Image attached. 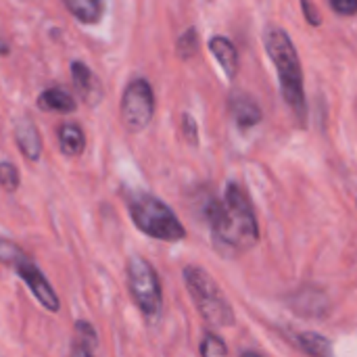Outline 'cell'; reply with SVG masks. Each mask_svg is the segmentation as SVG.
Instances as JSON below:
<instances>
[{
	"mask_svg": "<svg viewBox=\"0 0 357 357\" xmlns=\"http://www.w3.org/2000/svg\"><path fill=\"white\" fill-rule=\"evenodd\" d=\"M203 213L220 257H241L259 243V224L253 205L236 182H228L222 199H207Z\"/></svg>",
	"mask_w": 357,
	"mask_h": 357,
	"instance_id": "6da1fadb",
	"label": "cell"
},
{
	"mask_svg": "<svg viewBox=\"0 0 357 357\" xmlns=\"http://www.w3.org/2000/svg\"><path fill=\"white\" fill-rule=\"evenodd\" d=\"M264 44L276 67L280 92L287 107L297 115V119H305L307 102L303 92V69L295 42L282 27H270L264 36Z\"/></svg>",
	"mask_w": 357,
	"mask_h": 357,
	"instance_id": "7a4b0ae2",
	"label": "cell"
},
{
	"mask_svg": "<svg viewBox=\"0 0 357 357\" xmlns=\"http://www.w3.org/2000/svg\"><path fill=\"white\" fill-rule=\"evenodd\" d=\"M128 211L134 226L151 238L163 243H180L186 238V228L180 218L155 195L132 192L128 197Z\"/></svg>",
	"mask_w": 357,
	"mask_h": 357,
	"instance_id": "3957f363",
	"label": "cell"
},
{
	"mask_svg": "<svg viewBox=\"0 0 357 357\" xmlns=\"http://www.w3.org/2000/svg\"><path fill=\"white\" fill-rule=\"evenodd\" d=\"M184 284L188 295L195 301V307L203 316V320L215 328H230L236 324L234 310L224 295V291L218 287L213 276L205 272L199 266H186L184 272Z\"/></svg>",
	"mask_w": 357,
	"mask_h": 357,
	"instance_id": "277c9868",
	"label": "cell"
},
{
	"mask_svg": "<svg viewBox=\"0 0 357 357\" xmlns=\"http://www.w3.org/2000/svg\"><path fill=\"white\" fill-rule=\"evenodd\" d=\"M128 291L140 314L149 322H157L163 314V289L157 270L142 255H132L126 266Z\"/></svg>",
	"mask_w": 357,
	"mask_h": 357,
	"instance_id": "5b68a950",
	"label": "cell"
},
{
	"mask_svg": "<svg viewBox=\"0 0 357 357\" xmlns=\"http://www.w3.org/2000/svg\"><path fill=\"white\" fill-rule=\"evenodd\" d=\"M119 115L123 128L130 134H140L149 128L155 115V92L144 77H136L126 86L121 94Z\"/></svg>",
	"mask_w": 357,
	"mask_h": 357,
	"instance_id": "8992f818",
	"label": "cell"
},
{
	"mask_svg": "<svg viewBox=\"0 0 357 357\" xmlns=\"http://www.w3.org/2000/svg\"><path fill=\"white\" fill-rule=\"evenodd\" d=\"M10 270L23 280V284L27 287V291L36 297V301L50 314H59L61 310V301L56 291L52 289V284L48 282V278L42 274V270L25 255V251L10 264Z\"/></svg>",
	"mask_w": 357,
	"mask_h": 357,
	"instance_id": "52a82bcc",
	"label": "cell"
},
{
	"mask_svg": "<svg viewBox=\"0 0 357 357\" xmlns=\"http://www.w3.org/2000/svg\"><path fill=\"white\" fill-rule=\"evenodd\" d=\"M15 142L21 151V155L27 161H38L42 157V136L33 119L29 117H19L15 121Z\"/></svg>",
	"mask_w": 357,
	"mask_h": 357,
	"instance_id": "ba28073f",
	"label": "cell"
},
{
	"mask_svg": "<svg viewBox=\"0 0 357 357\" xmlns=\"http://www.w3.org/2000/svg\"><path fill=\"white\" fill-rule=\"evenodd\" d=\"M71 79L77 88V92L82 94V98L94 107L102 100V86L100 79L92 73V69L84 63V61H73L71 63Z\"/></svg>",
	"mask_w": 357,
	"mask_h": 357,
	"instance_id": "9c48e42d",
	"label": "cell"
},
{
	"mask_svg": "<svg viewBox=\"0 0 357 357\" xmlns=\"http://www.w3.org/2000/svg\"><path fill=\"white\" fill-rule=\"evenodd\" d=\"M38 109L40 111H46V113H61V115H71L77 111V100L65 90V88H59V86H52V88H44L36 100Z\"/></svg>",
	"mask_w": 357,
	"mask_h": 357,
	"instance_id": "30bf717a",
	"label": "cell"
},
{
	"mask_svg": "<svg viewBox=\"0 0 357 357\" xmlns=\"http://www.w3.org/2000/svg\"><path fill=\"white\" fill-rule=\"evenodd\" d=\"M209 50L215 56V61L220 63L226 77L234 79L238 73V52H236L234 44L224 36H213V38H209Z\"/></svg>",
	"mask_w": 357,
	"mask_h": 357,
	"instance_id": "8fae6325",
	"label": "cell"
},
{
	"mask_svg": "<svg viewBox=\"0 0 357 357\" xmlns=\"http://www.w3.org/2000/svg\"><path fill=\"white\" fill-rule=\"evenodd\" d=\"M230 111H232L234 121L243 130H249V128H253V126H257L261 121L259 105L251 96H247V94H234L230 98Z\"/></svg>",
	"mask_w": 357,
	"mask_h": 357,
	"instance_id": "7c38bea8",
	"label": "cell"
},
{
	"mask_svg": "<svg viewBox=\"0 0 357 357\" xmlns=\"http://www.w3.org/2000/svg\"><path fill=\"white\" fill-rule=\"evenodd\" d=\"M56 140H59V149L65 157H79L86 149V134L73 121L61 123Z\"/></svg>",
	"mask_w": 357,
	"mask_h": 357,
	"instance_id": "4fadbf2b",
	"label": "cell"
},
{
	"mask_svg": "<svg viewBox=\"0 0 357 357\" xmlns=\"http://www.w3.org/2000/svg\"><path fill=\"white\" fill-rule=\"evenodd\" d=\"M293 345L307 357H333V341L318 333H295Z\"/></svg>",
	"mask_w": 357,
	"mask_h": 357,
	"instance_id": "5bb4252c",
	"label": "cell"
},
{
	"mask_svg": "<svg viewBox=\"0 0 357 357\" xmlns=\"http://www.w3.org/2000/svg\"><path fill=\"white\" fill-rule=\"evenodd\" d=\"M65 8L84 25L100 23L105 15V2L100 0H65Z\"/></svg>",
	"mask_w": 357,
	"mask_h": 357,
	"instance_id": "9a60e30c",
	"label": "cell"
},
{
	"mask_svg": "<svg viewBox=\"0 0 357 357\" xmlns=\"http://www.w3.org/2000/svg\"><path fill=\"white\" fill-rule=\"evenodd\" d=\"M73 333H75V345L77 347H84L88 351L96 349L98 345V335H96V328L86 322V320H75L73 324Z\"/></svg>",
	"mask_w": 357,
	"mask_h": 357,
	"instance_id": "2e32d148",
	"label": "cell"
},
{
	"mask_svg": "<svg viewBox=\"0 0 357 357\" xmlns=\"http://www.w3.org/2000/svg\"><path fill=\"white\" fill-rule=\"evenodd\" d=\"M21 184V176L15 163L10 161H0V188L4 192H15Z\"/></svg>",
	"mask_w": 357,
	"mask_h": 357,
	"instance_id": "e0dca14e",
	"label": "cell"
},
{
	"mask_svg": "<svg viewBox=\"0 0 357 357\" xmlns=\"http://www.w3.org/2000/svg\"><path fill=\"white\" fill-rule=\"evenodd\" d=\"M201 357H228V347L218 335L207 333L201 341Z\"/></svg>",
	"mask_w": 357,
	"mask_h": 357,
	"instance_id": "ac0fdd59",
	"label": "cell"
},
{
	"mask_svg": "<svg viewBox=\"0 0 357 357\" xmlns=\"http://www.w3.org/2000/svg\"><path fill=\"white\" fill-rule=\"evenodd\" d=\"M197 50H199V36H197V29L190 27L178 38V54L182 59H190Z\"/></svg>",
	"mask_w": 357,
	"mask_h": 357,
	"instance_id": "d6986e66",
	"label": "cell"
},
{
	"mask_svg": "<svg viewBox=\"0 0 357 357\" xmlns=\"http://www.w3.org/2000/svg\"><path fill=\"white\" fill-rule=\"evenodd\" d=\"M21 253H23V249H21L17 243H13L10 238H0V264H2V266H8V268H10V264H13Z\"/></svg>",
	"mask_w": 357,
	"mask_h": 357,
	"instance_id": "ffe728a7",
	"label": "cell"
},
{
	"mask_svg": "<svg viewBox=\"0 0 357 357\" xmlns=\"http://www.w3.org/2000/svg\"><path fill=\"white\" fill-rule=\"evenodd\" d=\"M182 132H184V138L188 144H192V146L199 144V128H197V121L190 113L182 115Z\"/></svg>",
	"mask_w": 357,
	"mask_h": 357,
	"instance_id": "44dd1931",
	"label": "cell"
},
{
	"mask_svg": "<svg viewBox=\"0 0 357 357\" xmlns=\"http://www.w3.org/2000/svg\"><path fill=\"white\" fill-rule=\"evenodd\" d=\"M331 8L339 15L351 17L357 13V0H331Z\"/></svg>",
	"mask_w": 357,
	"mask_h": 357,
	"instance_id": "7402d4cb",
	"label": "cell"
},
{
	"mask_svg": "<svg viewBox=\"0 0 357 357\" xmlns=\"http://www.w3.org/2000/svg\"><path fill=\"white\" fill-rule=\"evenodd\" d=\"M301 8H303V13H305V19H307V23H310V25L318 27V25L322 23L320 15H318L316 6H314L312 2H301Z\"/></svg>",
	"mask_w": 357,
	"mask_h": 357,
	"instance_id": "603a6c76",
	"label": "cell"
},
{
	"mask_svg": "<svg viewBox=\"0 0 357 357\" xmlns=\"http://www.w3.org/2000/svg\"><path fill=\"white\" fill-rule=\"evenodd\" d=\"M69 357H92V351H88V349H84V347L73 345V351H71V356Z\"/></svg>",
	"mask_w": 357,
	"mask_h": 357,
	"instance_id": "cb8c5ba5",
	"label": "cell"
},
{
	"mask_svg": "<svg viewBox=\"0 0 357 357\" xmlns=\"http://www.w3.org/2000/svg\"><path fill=\"white\" fill-rule=\"evenodd\" d=\"M241 357H264L261 354H257V351H245V354H241Z\"/></svg>",
	"mask_w": 357,
	"mask_h": 357,
	"instance_id": "d4e9b609",
	"label": "cell"
}]
</instances>
